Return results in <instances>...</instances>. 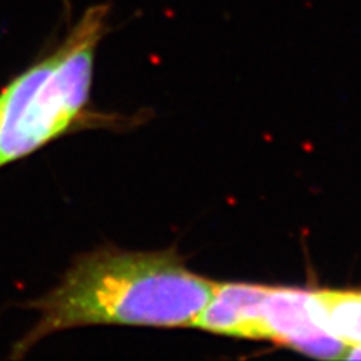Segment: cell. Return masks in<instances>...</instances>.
I'll list each match as a JSON object with an SVG mask.
<instances>
[{
    "label": "cell",
    "instance_id": "4",
    "mask_svg": "<svg viewBox=\"0 0 361 361\" xmlns=\"http://www.w3.org/2000/svg\"><path fill=\"white\" fill-rule=\"evenodd\" d=\"M265 290L264 285L216 283L211 300L191 326L252 341L256 313Z\"/></svg>",
    "mask_w": 361,
    "mask_h": 361
},
{
    "label": "cell",
    "instance_id": "5",
    "mask_svg": "<svg viewBox=\"0 0 361 361\" xmlns=\"http://www.w3.org/2000/svg\"><path fill=\"white\" fill-rule=\"evenodd\" d=\"M314 318L346 346H361V290H313Z\"/></svg>",
    "mask_w": 361,
    "mask_h": 361
},
{
    "label": "cell",
    "instance_id": "1",
    "mask_svg": "<svg viewBox=\"0 0 361 361\" xmlns=\"http://www.w3.org/2000/svg\"><path fill=\"white\" fill-rule=\"evenodd\" d=\"M216 281L193 273L176 252L101 247L78 255L59 283L21 306L38 313L9 357H26L41 341L92 325L191 326Z\"/></svg>",
    "mask_w": 361,
    "mask_h": 361
},
{
    "label": "cell",
    "instance_id": "3",
    "mask_svg": "<svg viewBox=\"0 0 361 361\" xmlns=\"http://www.w3.org/2000/svg\"><path fill=\"white\" fill-rule=\"evenodd\" d=\"M252 341H271L316 358H343L346 345L314 318L313 290L273 288L267 290L256 313Z\"/></svg>",
    "mask_w": 361,
    "mask_h": 361
},
{
    "label": "cell",
    "instance_id": "2",
    "mask_svg": "<svg viewBox=\"0 0 361 361\" xmlns=\"http://www.w3.org/2000/svg\"><path fill=\"white\" fill-rule=\"evenodd\" d=\"M109 17V4L89 6L53 50L0 90V169L66 134L98 126L89 107L90 87Z\"/></svg>",
    "mask_w": 361,
    "mask_h": 361
}]
</instances>
